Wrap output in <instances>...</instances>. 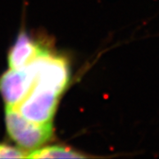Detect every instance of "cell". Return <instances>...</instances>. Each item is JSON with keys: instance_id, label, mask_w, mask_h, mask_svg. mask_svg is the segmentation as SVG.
<instances>
[{"instance_id": "cell-1", "label": "cell", "mask_w": 159, "mask_h": 159, "mask_svg": "<svg viewBox=\"0 0 159 159\" xmlns=\"http://www.w3.org/2000/svg\"><path fill=\"white\" fill-rule=\"evenodd\" d=\"M6 123L8 134L20 147L35 149L52 135V124H38L24 118L15 107L6 106Z\"/></svg>"}, {"instance_id": "cell-2", "label": "cell", "mask_w": 159, "mask_h": 159, "mask_svg": "<svg viewBox=\"0 0 159 159\" xmlns=\"http://www.w3.org/2000/svg\"><path fill=\"white\" fill-rule=\"evenodd\" d=\"M59 94L41 84H34L15 108L24 118L38 124H52Z\"/></svg>"}, {"instance_id": "cell-3", "label": "cell", "mask_w": 159, "mask_h": 159, "mask_svg": "<svg viewBox=\"0 0 159 159\" xmlns=\"http://www.w3.org/2000/svg\"><path fill=\"white\" fill-rule=\"evenodd\" d=\"M34 76V84H41L61 94L68 82V67L66 60L47 52H40L28 64Z\"/></svg>"}, {"instance_id": "cell-4", "label": "cell", "mask_w": 159, "mask_h": 159, "mask_svg": "<svg viewBox=\"0 0 159 159\" xmlns=\"http://www.w3.org/2000/svg\"><path fill=\"white\" fill-rule=\"evenodd\" d=\"M34 84V76L29 66L11 68L0 79V91L6 106L16 107Z\"/></svg>"}, {"instance_id": "cell-5", "label": "cell", "mask_w": 159, "mask_h": 159, "mask_svg": "<svg viewBox=\"0 0 159 159\" xmlns=\"http://www.w3.org/2000/svg\"><path fill=\"white\" fill-rule=\"evenodd\" d=\"M43 49L34 43L25 33L19 35L9 54V66L12 69L21 68L31 62Z\"/></svg>"}, {"instance_id": "cell-6", "label": "cell", "mask_w": 159, "mask_h": 159, "mask_svg": "<svg viewBox=\"0 0 159 159\" xmlns=\"http://www.w3.org/2000/svg\"><path fill=\"white\" fill-rule=\"evenodd\" d=\"M29 158H82L85 156L65 147H46L33 151L27 156Z\"/></svg>"}, {"instance_id": "cell-7", "label": "cell", "mask_w": 159, "mask_h": 159, "mask_svg": "<svg viewBox=\"0 0 159 159\" xmlns=\"http://www.w3.org/2000/svg\"><path fill=\"white\" fill-rule=\"evenodd\" d=\"M27 155L19 148L0 145V158H24Z\"/></svg>"}]
</instances>
